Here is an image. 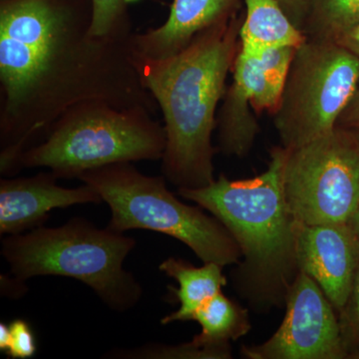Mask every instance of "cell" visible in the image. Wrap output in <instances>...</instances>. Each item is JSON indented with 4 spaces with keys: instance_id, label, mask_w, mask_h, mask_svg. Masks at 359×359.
I'll return each mask as SVG.
<instances>
[{
    "instance_id": "23",
    "label": "cell",
    "mask_w": 359,
    "mask_h": 359,
    "mask_svg": "<svg viewBox=\"0 0 359 359\" xmlns=\"http://www.w3.org/2000/svg\"><path fill=\"white\" fill-rule=\"evenodd\" d=\"M295 27L304 30L313 0H276Z\"/></svg>"
},
{
    "instance_id": "11",
    "label": "cell",
    "mask_w": 359,
    "mask_h": 359,
    "mask_svg": "<svg viewBox=\"0 0 359 359\" xmlns=\"http://www.w3.org/2000/svg\"><path fill=\"white\" fill-rule=\"evenodd\" d=\"M57 177L40 173L29 178L0 181V233L20 235L39 228L56 208L80 204H100L102 198L95 189L84 184L76 189L57 185Z\"/></svg>"
},
{
    "instance_id": "17",
    "label": "cell",
    "mask_w": 359,
    "mask_h": 359,
    "mask_svg": "<svg viewBox=\"0 0 359 359\" xmlns=\"http://www.w3.org/2000/svg\"><path fill=\"white\" fill-rule=\"evenodd\" d=\"M193 320L202 328L192 339L199 346L231 344V340L245 337L252 328L248 309L231 301L223 292L208 299L194 314Z\"/></svg>"
},
{
    "instance_id": "2",
    "label": "cell",
    "mask_w": 359,
    "mask_h": 359,
    "mask_svg": "<svg viewBox=\"0 0 359 359\" xmlns=\"http://www.w3.org/2000/svg\"><path fill=\"white\" fill-rule=\"evenodd\" d=\"M236 11L171 57L154 60L136 54L142 82L164 117L163 175L178 189L202 188L215 181L212 135L226 77L240 50L242 21Z\"/></svg>"
},
{
    "instance_id": "21",
    "label": "cell",
    "mask_w": 359,
    "mask_h": 359,
    "mask_svg": "<svg viewBox=\"0 0 359 359\" xmlns=\"http://www.w3.org/2000/svg\"><path fill=\"white\" fill-rule=\"evenodd\" d=\"M340 330L348 358L359 354V269L346 306L339 313Z\"/></svg>"
},
{
    "instance_id": "13",
    "label": "cell",
    "mask_w": 359,
    "mask_h": 359,
    "mask_svg": "<svg viewBox=\"0 0 359 359\" xmlns=\"http://www.w3.org/2000/svg\"><path fill=\"white\" fill-rule=\"evenodd\" d=\"M295 49L280 47L259 54L238 50L233 70L245 78L256 113H275L280 103Z\"/></svg>"
},
{
    "instance_id": "24",
    "label": "cell",
    "mask_w": 359,
    "mask_h": 359,
    "mask_svg": "<svg viewBox=\"0 0 359 359\" xmlns=\"http://www.w3.org/2000/svg\"><path fill=\"white\" fill-rule=\"evenodd\" d=\"M337 126L346 127L359 131V85L351 102L340 116Z\"/></svg>"
},
{
    "instance_id": "16",
    "label": "cell",
    "mask_w": 359,
    "mask_h": 359,
    "mask_svg": "<svg viewBox=\"0 0 359 359\" xmlns=\"http://www.w3.org/2000/svg\"><path fill=\"white\" fill-rule=\"evenodd\" d=\"M233 74V83L226 90L217 116L218 149L224 155L243 158L252 150L259 126L252 112V96L245 78L237 71Z\"/></svg>"
},
{
    "instance_id": "1",
    "label": "cell",
    "mask_w": 359,
    "mask_h": 359,
    "mask_svg": "<svg viewBox=\"0 0 359 359\" xmlns=\"http://www.w3.org/2000/svg\"><path fill=\"white\" fill-rule=\"evenodd\" d=\"M91 0H0V173L15 174L66 111L86 101L157 112L133 28L90 33Z\"/></svg>"
},
{
    "instance_id": "19",
    "label": "cell",
    "mask_w": 359,
    "mask_h": 359,
    "mask_svg": "<svg viewBox=\"0 0 359 359\" xmlns=\"http://www.w3.org/2000/svg\"><path fill=\"white\" fill-rule=\"evenodd\" d=\"M123 358H172V359H230L231 344L226 346H199L195 342H185L176 346H149L127 351Z\"/></svg>"
},
{
    "instance_id": "18",
    "label": "cell",
    "mask_w": 359,
    "mask_h": 359,
    "mask_svg": "<svg viewBox=\"0 0 359 359\" xmlns=\"http://www.w3.org/2000/svg\"><path fill=\"white\" fill-rule=\"evenodd\" d=\"M359 25V0H313L304 33L306 39L335 41Z\"/></svg>"
},
{
    "instance_id": "5",
    "label": "cell",
    "mask_w": 359,
    "mask_h": 359,
    "mask_svg": "<svg viewBox=\"0 0 359 359\" xmlns=\"http://www.w3.org/2000/svg\"><path fill=\"white\" fill-rule=\"evenodd\" d=\"M145 107L120 109L102 101L69 108L43 140L23 152L18 170L48 168L58 179H78L117 163L162 159L164 126Z\"/></svg>"
},
{
    "instance_id": "28",
    "label": "cell",
    "mask_w": 359,
    "mask_h": 359,
    "mask_svg": "<svg viewBox=\"0 0 359 359\" xmlns=\"http://www.w3.org/2000/svg\"><path fill=\"white\" fill-rule=\"evenodd\" d=\"M354 359H359V354H358V356H356V358H354Z\"/></svg>"
},
{
    "instance_id": "25",
    "label": "cell",
    "mask_w": 359,
    "mask_h": 359,
    "mask_svg": "<svg viewBox=\"0 0 359 359\" xmlns=\"http://www.w3.org/2000/svg\"><path fill=\"white\" fill-rule=\"evenodd\" d=\"M335 42L346 47L349 51L358 55L359 57V25L351 29L347 30L344 34L340 35Z\"/></svg>"
},
{
    "instance_id": "3",
    "label": "cell",
    "mask_w": 359,
    "mask_h": 359,
    "mask_svg": "<svg viewBox=\"0 0 359 359\" xmlns=\"http://www.w3.org/2000/svg\"><path fill=\"white\" fill-rule=\"evenodd\" d=\"M285 155L282 146L271 149L268 168L254 178L230 180L221 175L202 188L178 189L182 198L218 219L238 243L242 259L231 271V282L257 313L285 308L301 273L297 254L301 224L283 192Z\"/></svg>"
},
{
    "instance_id": "15",
    "label": "cell",
    "mask_w": 359,
    "mask_h": 359,
    "mask_svg": "<svg viewBox=\"0 0 359 359\" xmlns=\"http://www.w3.org/2000/svg\"><path fill=\"white\" fill-rule=\"evenodd\" d=\"M245 18L240 28V50L259 54L280 47L297 48L306 36L287 18L276 0H245Z\"/></svg>"
},
{
    "instance_id": "4",
    "label": "cell",
    "mask_w": 359,
    "mask_h": 359,
    "mask_svg": "<svg viewBox=\"0 0 359 359\" xmlns=\"http://www.w3.org/2000/svg\"><path fill=\"white\" fill-rule=\"evenodd\" d=\"M136 245L123 233L74 218L57 228L33 229L2 241V256L15 278L40 276L75 278L91 287L110 309L125 311L142 297L140 283L123 268Z\"/></svg>"
},
{
    "instance_id": "14",
    "label": "cell",
    "mask_w": 359,
    "mask_h": 359,
    "mask_svg": "<svg viewBox=\"0 0 359 359\" xmlns=\"http://www.w3.org/2000/svg\"><path fill=\"white\" fill-rule=\"evenodd\" d=\"M221 264L204 263L197 268L189 262L169 257L160 264L161 271L179 283V289L169 287L180 306L174 313L162 318L161 323L166 325L176 321L193 320L194 314L208 299L222 292L226 285Z\"/></svg>"
},
{
    "instance_id": "12",
    "label": "cell",
    "mask_w": 359,
    "mask_h": 359,
    "mask_svg": "<svg viewBox=\"0 0 359 359\" xmlns=\"http://www.w3.org/2000/svg\"><path fill=\"white\" fill-rule=\"evenodd\" d=\"M238 0H174L164 25L136 33L134 48L141 58L165 59L186 48L208 27L237 9Z\"/></svg>"
},
{
    "instance_id": "7",
    "label": "cell",
    "mask_w": 359,
    "mask_h": 359,
    "mask_svg": "<svg viewBox=\"0 0 359 359\" xmlns=\"http://www.w3.org/2000/svg\"><path fill=\"white\" fill-rule=\"evenodd\" d=\"M359 85V57L330 40L295 49L273 125L280 146L295 149L335 128Z\"/></svg>"
},
{
    "instance_id": "9",
    "label": "cell",
    "mask_w": 359,
    "mask_h": 359,
    "mask_svg": "<svg viewBox=\"0 0 359 359\" xmlns=\"http://www.w3.org/2000/svg\"><path fill=\"white\" fill-rule=\"evenodd\" d=\"M278 330L261 344L243 346L247 359L348 358L339 313L313 278L299 273L290 287Z\"/></svg>"
},
{
    "instance_id": "27",
    "label": "cell",
    "mask_w": 359,
    "mask_h": 359,
    "mask_svg": "<svg viewBox=\"0 0 359 359\" xmlns=\"http://www.w3.org/2000/svg\"><path fill=\"white\" fill-rule=\"evenodd\" d=\"M351 226H353V230L355 231L356 235L359 238V207L358 211H356L355 215H354L353 221L351 223Z\"/></svg>"
},
{
    "instance_id": "20",
    "label": "cell",
    "mask_w": 359,
    "mask_h": 359,
    "mask_svg": "<svg viewBox=\"0 0 359 359\" xmlns=\"http://www.w3.org/2000/svg\"><path fill=\"white\" fill-rule=\"evenodd\" d=\"M90 33L104 37L133 28L128 13V0H91Z\"/></svg>"
},
{
    "instance_id": "6",
    "label": "cell",
    "mask_w": 359,
    "mask_h": 359,
    "mask_svg": "<svg viewBox=\"0 0 359 359\" xmlns=\"http://www.w3.org/2000/svg\"><path fill=\"white\" fill-rule=\"evenodd\" d=\"M78 179L95 189L109 205L110 230L164 233L190 248L203 263L226 266L242 259L226 226L200 208L182 203L168 190L164 177L146 176L131 163H117L84 172Z\"/></svg>"
},
{
    "instance_id": "8",
    "label": "cell",
    "mask_w": 359,
    "mask_h": 359,
    "mask_svg": "<svg viewBox=\"0 0 359 359\" xmlns=\"http://www.w3.org/2000/svg\"><path fill=\"white\" fill-rule=\"evenodd\" d=\"M285 150L283 192L297 221L351 224L359 207V131L337 125L306 145Z\"/></svg>"
},
{
    "instance_id": "10",
    "label": "cell",
    "mask_w": 359,
    "mask_h": 359,
    "mask_svg": "<svg viewBox=\"0 0 359 359\" xmlns=\"http://www.w3.org/2000/svg\"><path fill=\"white\" fill-rule=\"evenodd\" d=\"M297 254L299 271L320 285L339 313L359 269V238L353 226L301 224Z\"/></svg>"
},
{
    "instance_id": "26",
    "label": "cell",
    "mask_w": 359,
    "mask_h": 359,
    "mask_svg": "<svg viewBox=\"0 0 359 359\" xmlns=\"http://www.w3.org/2000/svg\"><path fill=\"white\" fill-rule=\"evenodd\" d=\"M9 342V325H0V351L6 353Z\"/></svg>"
},
{
    "instance_id": "22",
    "label": "cell",
    "mask_w": 359,
    "mask_h": 359,
    "mask_svg": "<svg viewBox=\"0 0 359 359\" xmlns=\"http://www.w3.org/2000/svg\"><path fill=\"white\" fill-rule=\"evenodd\" d=\"M36 349V341L29 323L23 320L11 321L7 355L11 358L27 359L34 355Z\"/></svg>"
}]
</instances>
